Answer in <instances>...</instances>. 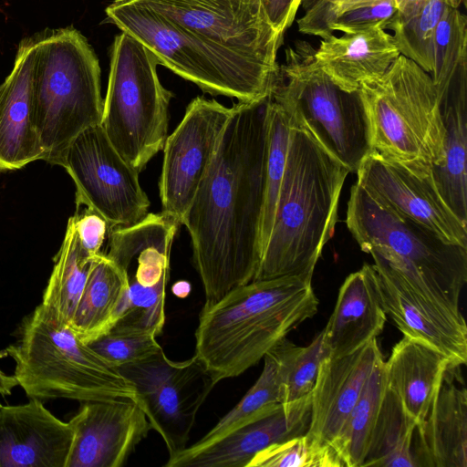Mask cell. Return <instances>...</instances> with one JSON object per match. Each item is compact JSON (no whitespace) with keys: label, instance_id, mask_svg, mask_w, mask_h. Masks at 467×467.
Returning <instances> with one entry per match:
<instances>
[{"label":"cell","instance_id":"6da1fadb","mask_svg":"<svg viewBox=\"0 0 467 467\" xmlns=\"http://www.w3.org/2000/svg\"><path fill=\"white\" fill-rule=\"evenodd\" d=\"M270 95L240 102L183 219L204 306L253 281L262 257Z\"/></svg>","mask_w":467,"mask_h":467},{"label":"cell","instance_id":"7bdbcfd3","mask_svg":"<svg viewBox=\"0 0 467 467\" xmlns=\"http://www.w3.org/2000/svg\"><path fill=\"white\" fill-rule=\"evenodd\" d=\"M18 386L16 377L6 375L0 369V395L7 396L12 393V389Z\"/></svg>","mask_w":467,"mask_h":467},{"label":"cell","instance_id":"ffe728a7","mask_svg":"<svg viewBox=\"0 0 467 467\" xmlns=\"http://www.w3.org/2000/svg\"><path fill=\"white\" fill-rule=\"evenodd\" d=\"M382 359L376 338L350 354L325 358L311 393V420L307 433L330 444L368 376Z\"/></svg>","mask_w":467,"mask_h":467},{"label":"cell","instance_id":"f6af8a7d","mask_svg":"<svg viewBox=\"0 0 467 467\" xmlns=\"http://www.w3.org/2000/svg\"><path fill=\"white\" fill-rule=\"evenodd\" d=\"M448 3L451 7L459 9L461 5H466V0H448Z\"/></svg>","mask_w":467,"mask_h":467},{"label":"cell","instance_id":"5bb4252c","mask_svg":"<svg viewBox=\"0 0 467 467\" xmlns=\"http://www.w3.org/2000/svg\"><path fill=\"white\" fill-rule=\"evenodd\" d=\"M199 36L248 57L278 65L283 36L263 0H134Z\"/></svg>","mask_w":467,"mask_h":467},{"label":"cell","instance_id":"7a4b0ae2","mask_svg":"<svg viewBox=\"0 0 467 467\" xmlns=\"http://www.w3.org/2000/svg\"><path fill=\"white\" fill-rule=\"evenodd\" d=\"M346 223L378 274L413 306L443 328L465 325L460 296L467 282V247L381 205L357 182Z\"/></svg>","mask_w":467,"mask_h":467},{"label":"cell","instance_id":"3957f363","mask_svg":"<svg viewBox=\"0 0 467 467\" xmlns=\"http://www.w3.org/2000/svg\"><path fill=\"white\" fill-rule=\"evenodd\" d=\"M317 306L310 277L281 276L240 285L203 306L194 355L216 384L237 377L313 317Z\"/></svg>","mask_w":467,"mask_h":467},{"label":"cell","instance_id":"44dd1931","mask_svg":"<svg viewBox=\"0 0 467 467\" xmlns=\"http://www.w3.org/2000/svg\"><path fill=\"white\" fill-rule=\"evenodd\" d=\"M386 320L378 273L373 265L364 264L341 285L334 310L323 329L329 356L350 354L377 338Z\"/></svg>","mask_w":467,"mask_h":467},{"label":"cell","instance_id":"e0dca14e","mask_svg":"<svg viewBox=\"0 0 467 467\" xmlns=\"http://www.w3.org/2000/svg\"><path fill=\"white\" fill-rule=\"evenodd\" d=\"M311 394L283 403L203 445H191L169 457L166 467H247L265 448L307 432Z\"/></svg>","mask_w":467,"mask_h":467},{"label":"cell","instance_id":"9c48e42d","mask_svg":"<svg viewBox=\"0 0 467 467\" xmlns=\"http://www.w3.org/2000/svg\"><path fill=\"white\" fill-rule=\"evenodd\" d=\"M315 47L296 41L285 50V63L271 92L293 126L305 130L332 157L357 172L372 150L367 110L359 89L348 92L317 64Z\"/></svg>","mask_w":467,"mask_h":467},{"label":"cell","instance_id":"8d00e7d4","mask_svg":"<svg viewBox=\"0 0 467 467\" xmlns=\"http://www.w3.org/2000/svg\"><path fill=\"white\" fill-rule=\"evenodd\" d=\"M88 345L116 368L146 358L162 349L151 334L115 329H110Z\"/></svg>","mask_w":467,"mask_h":467},{"label":"cell","instance_id":"e575fe53","mask_svg":"<svg viewBox=\"0 0 467 467\" xmlns=\"http://www.w3.org/2000/svg\"><path fill=\"white\" fill-rule=\"evenodd\" d=\"M169 275L157 284L145 286L129 276V287L118 309L111 329L151 334L158 337L165 322V290Z\"/></svg>","mask_w":467,"mask_h":467},{"label":"cell","instance_id":"bcb514c9","mask_svg":"<svg viewBox=\"0 0 467 467\" xmlns=\"http://www.w3.org/2000/svg\"><path fill=\"white\" fill-rule=\"evenodd\" d=\"M2 407H3V405L0 403V410H1Z\"/></svg>","mask_w":467,"mask_h":467},{"label":"cell","instance_id":"f546056e","mask_svg":"<svg viewBox=\"0 0 467 467\" xmlns=\"http://www.w3.org/2000/svg\"><path fill=\"white\" fill-rule=\"evenodd\" d=\"M378 277L384 310L403 336L418 339L440 350L450 358L454 367L466 363L467 340L452 335L435 324L379 274Z\"/></svg>","mask_w":467,"mask_h":467},{"label":"cell","instance_id":"9a60e30c","mask_svg":"<svg viewBox=\"0 0 467 467\" xmlns=\"http://www.w3.org/2000/svg\"><path fill=\"white\" fill-rule=\"evenodd\" d=\"M359 184L376 202L437 234L443 240L467 247V224L441 196L431 171H414L375 150L357 171Z\"/></svg>","mask_w":467,"mask_h":467},{"label":"cell","instance_id":"ee69618b","mask_svg":"<svg viewBox=\"0 0 467 467\" xmlns=\"http://www.w3.org/2000/svg\"><path fill=\"white\" fill-rule=\"evenodd\" d=\"M173 291L176 296L183 297L187 296L188 292L190 291V286L186 283L176 284Z\"/></svg>","mask_w":467,"mask_h":467},{"label":"cell","instance_id":"ab89813d","mask_svg":"<svg viewBox=\"0 0 467 467\" xmlns=\"http://www.w3.org/2000/svg\"><path fill=\"white\" fill-rule=\"evenodd\" d=\"M75 227L81 245L91 255L99 254L101 246L109 232L106 220L98 213L85 208L73 215Z\"/></svg>","mask_w":467,"mask_h":467},{"label":"cell","instance_id":"83f0119b","mask_svg":"<svg viewBox=\"0 0 467 467\" xmlns=\"http://www.w3.org/2000/svg\"><path fill=\"white\" fill-rule=\"evenodd\" d=\"M384 359L373 368L338 433L330 442L345 467H361L388 389Z\"/></svg>","mask_w":467,"mask_h":467},{"label":"cell","instance_id":"484cf974","mask_svg":"<svg viewBox=\"0 0 467 467\" xmlns=\"http://www.w3.org/2000/svg\"><path fill=\"white\" fill-rule=\"evenodd\" d=\"M129 276L104 253L93 263L69 327L88 344L109 332L116 323Z\"/></svg>","mask_w":467,"mask_h":467},{"label":"cell","instance_id":"8992f818","mask_svg":"<svg viewBox=\"0 0 467 467\" xmlns=\"http://www.w3.org/2000/svg\"><path fill=\"white\" fill-rule=\"evenodd\" d=\"M0 358L15 361L14 376L30 399H136L133 385L118 368L42 304L24 317L16 340L0 351Z\"/></svg>","mask_w":467,"mask_h":467},{"label":"cell","instance_id":"b9f144b4","mask_svg":"<svg viewBox=\"0 0 467 467\" xmlns=\"http://www.w3.org/2000/svg\"><path fill=\"white\" fill-rule=\"evenodd\" d=\"M424 0H394L397 7V16H406L415 11V9ZM448 1V0H447Z\"/></svg>","mask_w":467,"mask_h":467},{"label":"cell","instance_id":"30bf717a","mask_svg":"<svg viewBox=\"0 0 467 467\" xmlns=\"http://www.w3.org/2000/svg\"><path fill=\"white\" fill-rule=\"evenodd\" d=\"M156 57L130 35H117L100 125L118 152L138 171L164 146L172 93L161 83Z\"/></svg>","mask_w":467,"mask_h":467},{"label":"cell","instance_id":"ba28073f","mask_svg":"<svg viewBox=\"0 0 467 467\" xmlns=\"http://www.w3.org/2000/svg\"><path fill=\"white\" fill-rule=\"evenodd\" d=\"M372 150L414 171H431L443 158L445 130L429 73L400 55L379 78L359 87Z\"/></svg>","mask_w":467,"mask_h":467},{"label":"cell","instance_id":"4dcf8cb0","mask_svg":"<svg viewBox=\"0 0 467 467\" xmlns=\"http://www.w3.org/2000/svg\"><path fill=\"white\" fill-rule=\"evenodd\" d=\"M268 352L278 364L282 403L311 394L321 362L329 356L323 341V330L306 347L296 346L285 337Z\"/></svg>","mask_w":467,"mask_h":467},{"label":"cell","instance_id":"f1b7e54d","mask_svg":"<svg viewBox=\"0 0 467 467\" xmlns=\"http://www.w3.org/2000/svg\"><path fill=\"white\" fill-rule=\"evenodd\" d=\"M416 426L388 388L361 467H416L412 454Z\"/></svg>","mask_w":467,"mask_h":467},{"label":"cell","instance_id":"f35d334b","mask_svg":"<svg viewBox=\"0 0 467 467\" xmlns=\"http://www.w3.org/2000/svg\"><path fill=\"white\" fill-rule=\"evenodd\" d=\"M396 15L394 0H378L338 16L329 26L328 35L336 32L354 33L373 27L387 29Z\"/></svg>","mask_w":467,"mask_h":467},{"label":"cell","instance_id":"7c38bea8","mask_svg":"<svg viewBox=\"0 0 467 467\" xmlns=\"http://www.w3.org/2000/svg\"><path fill=\"white\" fill-rule=\"evenodd\" d=\"M62 167L75 183L77 208L98 213L109 230L133 225L149 213L139 172L113 147L100 124L71 141Z\"/></svg>","mask_w":467,"mask_h":467},{"label":"cell","instance_id":"d4e9b609","mask_svg":"<svg viewBox=\"0 0 467 467\" xmlns=\"http://www.w3.org/2000/svg\"><path fill=\"white\" fill-rule=\"evenodd\" d=\"M445 130L443 158L433 182L450 209L467 224V85L437 89Z\"/></svg>","mask_w":467,"mask_h":467},{"label":"cell","instance_id":"d590c367","mask_svg":"<svg viewBox=\"0 0 467 467\" xmlns=\"http://www.w3.org/2000/svg\"><path fill=\"white\" fill-rule=\"evenodd\" d=\"M247 467H345L335 449L307 432L273 444L255 454Z\"/></svg>","mask_w":467,"mask_h":467},{"label":"cell","instance_id":"ac0fdd59","mask_svg":"<svg viewBox=\"0 0 467 467\" xmlns=\"http://www.w3.org/2000/svg\"><path fill=\"white\" fill-rule=\"evenodd\" d=\"M74 430L40 400L0 410V467H67Z\"/></svg>","mask_w":467,"mask_h":467},{"label":"cell","instance_id":"4fadbf2b","mask_svg":"<svg viewBox=\"0 0 467 467\" xmlns=\"http://www.w3.org/2000/svg\"><path fill=\"white\" fill-rule=\"evenodd\" d=\"M231 112L232 108L215 99L197 97L165 140L159 181L161 213L181 225L213 159Z\"/></svg>","mask_w":467,"mask_h":467},{"label":"cell","instance_id":"7402d4cb","mask_svg":"<svg viewBox=\"0 0 467 467\" xmlns=\"http://www.w3.org/2000/svg\"><path fill=\"white\" fill-rule=\"evenodd\" d=\"M454 368L446 370L426 417L416 426V467H467V390L455 382Z\"/></svg>","mask_w":467,"mask_h":467},{"label":"cell","instance_id":"d6a6232c","mask_svg":"<svg viewBox=\"0 0 467 467\" xmlns=\"http://www.w3.org/2000/svg\"><path fill=\"white\" fill-rule=\"evenodd\" d=\"M263 358L264 368L255 383L212 430L194 443L195 445L210 443L252 419L283 404L278 364L270 352Z\"/></svg>","mask_w":467,"mask_h":467},{"label":"cell","instance_id":"1f68e13d","mask_svg":"<svg viewBox=\"0 0 467 467\" xmlns=\"http://www.w3.org/2000/svg\"><path fill=\"white\" fill-rule=\"evenodd\" d=\"M448 7L447 0H424L409 16H396L387 27L393 31L392 36L400 55L429 74L433 69L436 28Z\"/></svg>","mask_w":467,"mask_h":467},{"label":"cell","instance_id":"cb8c5ba5","mask_svg":"<svg viewBox=\"0 0 467 467\" xmlns=\"http://www.w3.org/2000/svg\"><path fill=\"white\" fill-rule=\"evenodd\" d=\"M384 366L388 388L417 425L426 417L446 370L454 367L440 350L406 336L393 347Z\"/></svg>","mask_w":467,"mask_h":467},{"label":"cell","instance_id":"74e56055","mask_svg":"<svg viewBox=\"0 0 467 467\" xmlns=\"http://www.w3.org/2000/svg\"><path fill=\"white\" fill-rule=\"evenodd\" d=\"M378 0H302V16L297 19L298 31L304 35L324 38L328 27L346 11Z\"/></svg>","mask_w":467,"mask_h":467},{"label":"cell","instance_id":"52a82bcc","mask_svg":"<svg viewBox=\"0 0 467 467\" xmlns=\"http://www.w3.org/2000/svg\"><path fill=\"white\" fill-rule=\"evenodd\" d=\"M34 36V122L42 161L62 166L71 141L101 123L99 62L87 38L74 27L45 30Z\"/></svg>","mask_w":467,"mask_h":467},{"label":"cell","instance_id":"4316f807","mask_svg":"<svg viewBox=\"0 0 467 467\" xmlns=\"http://www.w3.org/2000/svg\"><path fill=\"white\" fill-rule=\"evenodd\" d=\"M98 255H91L81 245L72 215L67 221L60 249L55 256L53 271L41 303L57 320L67 326Z\"/></svg>","mask_w":467,"mask_h":467},{"label":"cell","instance_id":"836d02e7","mask_svg":"<svg viewBox=\"0 0 467 467\" xmlns=\"http://www.w3.org/2000/svg\"><path fill=\"white\" fill-rule=\"evenodd\" d=\"M288 116L270 95L265 196L261 229L262 254L268 242L286 164L291 132Z\"/></svg>","mask_w":467,"mask_h":467},{"label":"cell","instance_id":"277c9868","mask_svg":"<svg viewBox=\"0 0 467 467\" xmlns=\"http://www.w3.org/2000/svg\"><path fill=\"white\" fill-rule=\"evenodd\" d=\"M348 173L308 132L292 125L271 234L253 281L313 277L334 234Z\"/></svg>","mask_w":467,"mask_h":467},{"label":"cell","instance_id":"5b68a950","mask_svg":"<svg viewBox=\"0 0 467 467\" xmlns=\"http://www.w3.org/2000/svg\"><path fill=\"white\" fill-rule=\"evenodd\" d=\"M109 23L145 46L176 75L203 92L251 102L268 97L279 65H270L210 42L134 0H114Z\"/></svg>","mask_w":467,"mask_h":467},{"label":"cell","instance_id":"8fae6325","mask_svg":"<svg viewBox=\"0 0 467 467\" xmlns=\"http://www.w3.org/2000/svg\"><path fill=\"white\" fill-rule=\"evenodd\" d=\"M117 368L133 385L135 401L162 438L169 457L184 450L196 415L216 385L196 356L173 361L161 349Z\"/></svg>","mask_w":467,"mask_h":467},{"label":"cell","instance_id":"d6986e66","mask_svg":"<svg viewBox=\"0 0 467 467\" xmlns=\"http://www.w3.org/2000/svg\"><path fill=\"white\" fill-rule=\"evenodd\" d=\"M35 36L23 39L13 68L0 84V173L42 160L34 122Z\"/></svg>","mask_w":467,"mask_h":467},{"label":"cell","instance_id":"60d3db41","mask_svg":"<svg viewBox=\"0 0 467 467\" xmlns=\"http://www.w3.org/2000/svg\"><path fill=\"white\" fill-rule=\"evenodd\" d=\"M302 0H263L267 16L282 36L295 21Z\"/></svg>","mask_w":467,"mask_h":467},{"label":"cell","instance_id":"2e32d148","mask_svg":"<svg viewBox=\"0 0 467 467\" xmlns=\"http://www.w3.org/2000/svg\"><path fill=\"white\" fill-rule=\"evenodd\" d=\"M68 421L74 440L67 467H120L151 426L131 399L81 402Z\"/></svg>","mask_w":467,"mask_h":467},{"label":"cell","instance_id":"603a6c76","mask_svg":"<svg viewBox=\"0 0 467 467\" xmlns=\"http://www.w3.org/2000/svg\"><path fill=\"white\" fill-rule=\"evenodd\" d=\"M400 55L393 36L382 27L330 34L321 38L314 53L319 67L348 92L381 77Z\"/></svg>","mask_w":467,"mask_h":467}]
</instances>
